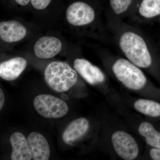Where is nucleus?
<instances>
[{"label":"nucleus","mask_w":160,"mask_h":160,"mask_svg":"<svg viewBox=\"0 0 160 160\" xmlns=\"http://www.w3.org/2000/svg\"><path fill=\"white\" fill-rule=\"evenodd\" d=\"M151 158L154 160H160V148H152L150 151Z\"/></svg>","instance_id":"18"},{"label":"nucleus","mask_w":160,"mask_h":160,"mask_svg":"<svg viewBox=\"0 0 160 160\" xmlns=\"http://www.w3.org/2000/svg\"><path fill=\"white\" fill-rule=\"evenodd\" d=\"M134 107L138 112L150 117L160 116V104L155 101L140 99L135 102Z\"/></svg>","instance_id":"15"},{"label":"nucleus","mask_w":160,"mask_h":160,"mask_svg":"<svg viewBox=\"0 0 160 160\" xmlns=\"http://www.w3.org/2000/svg\"><path fill=\"white\" fill-rule=\"evenodd\" d=\"M66 17L71 25L82 26L91 23L94 20L95 13L93 8L87 3L76 1L67 8Z\"/></svg>","instance_id":"6"},{"label":"nucleus","mask_w":160,"mask_h":160,"mask_svg":"<svg viewBox=\"0 0 160 160\" xmlns=\"http://www.w3.org/2000/svg\"><path fill=\"white\" fill-rule=\"evenodd\" d=\"M140 134L145 138L146 143L153 148L160 149V132L148 122H143L138 128Z\"/></svg>","instance_id":"14"},{"label":"nucleus","mask_w":160,"mask_h":160,"mask_svg":"<svg viewBox=\"0 0 160 160\" xmlns=\"http://www.w3.org/2000/svg\"><path fill=\"white\" fill-rule=\"evenodd\" d=\"M5 97L4 92L1 89H0V109H2L3 106H4V103H5Z\"/></svg>","instance_id":"20"},{"label":"nucleus","mask_w":160,"mask_h":160,"mask_svg":"<svg viewBox=\"0 0 160 160\" xmlns=\"http://www.w3.org/2000/svg\"><path fill=\"white\" fill-rule=\"evenodd\" d=\"M15 2L20 6H25L29 5L31 0H13Z\"/></svg>","instance_id":"19"},{"label":"nucleus","mask_w":160,"mask_h":160,"mask_svg":"<svg viewBox=\"0 0 160 160\" xmlns=\"http://www.w3.org/2000/svg\"><path fill=\"white\" fill-rule=\"evenodd\" d=\"M139 12L143 17L147 18L160 15V0H142Z\"/></svg>","instance_id":"16"},{"label":"nucleus","mask_w":160,"mask_h":160,"mask_svg":"<svg viewBox=\"0 0 160 160\" xmlns=\"http://www.w3.org/2000/svg\"><path fill=\"white\" fill-rule=\"evenodd\" d=\"M133 0H109L112 9L117 14L123 13L127 10Z\"/></svg>","instance_id":"17"},{"label":"nucleus","mask_w":160,"mask_h":160,"mask_svg":"<svg viewBox=\"0 0 160 160\" xmlns=\"http://www.w3.org/2000/svg\"><path fill=\"white\" fill-rule=\"evenodd\" d=\"M112 69L118 79L128 89L138 90L146 86L147 79L145 75L137 66L128 60H118Z\"/></svg>","instance_id":"3"},{"label":"nucleus","mask_w":160,"mask_h":160,"mask_svg":"<svg viewBox=\"0 0 160 160\" xmlns=\"http://www.w3.org/2000/svg\"><path fill=\"white\" fill-rule=\"evenodd\" d=\"M120 46L127 58L138 67L146 68L151 66V55L145 41L138 35L125 32L120 38Z\"/></svg>","instance_id":"2"},{"label":"nucleus","mask_w":160,"mask_h":160,"mask_svg":"<svg viewBox=\"0 0 160 160\" xmlns=\"http://www.w3.org/2000/svg\"><path fill=\"white\" fill-rule=\"evenodd\" d=\"M26 27L17 21H4L0 23L1 39L7 43L15 42L23 39L26 36Z\"/></svg>","instance_id":"9"},{"label":"nucleus","mask_w":160,"mask_h":160,"mask_svg":"<svg viewBox=\"0 0 160 160\" xmlns=\"http://www.w3.org/2000/svg\"><path fill=\"white\" fill-rule=\"evenodd\" d=\"M27 140L32 159L49 160L50 148L48 142L42 135L37 132H32L29 134Z\"/></svg>","instance_id":"10"},{"label":"nucleus","mask_w":160,"mask_h":160,"mask_svg":"<svg viewBox=\"0 0 160 160\" xmlns=\"http://www.w3.org/2000/svg\"><path fill=\"white\" fill-rule=\"evenodd\" d=\"M89 128L88 120L84 118L72 122L63 132L62 139L66 144L71 145L82 137Z\"/></svg>","instance_id":"13"},{"label":"nucleus","mask_w":160,"mask_h":160,"mask_svg":"<svg viewBox=\"0 0 160 160\" xmlns=\"http://www.w3.org/2000/svg\"><path fill=\"white\" fill-rule=\"evenodd\" d=\"M62 49V42L58 38L44 36L37 41L34 46L35 54L41 59H49L58 54Z\"/></svg>","instance_id":"8"},{"label":"nucleus","mask_w":160,"mask_h":160,"mask_svg":"<svg viewBox=\"0 0 160 160\" xmlns=\"http://www.w3.org/2000/svg\"><path fill=\"white\" fill-rule=\"evenodd\" d=\"M25 59L16 57L2 62L0 64V77L6 81L17 79L27 66Z\"/></svg>","instance_id":"11"},{"label":"nucleus","mask_w":160,"mask_h":160,"mask_svg":"<svg viewBox=\"0 0 160 160\" xmlns=\"http://www.w3.org/2000/svg\"><path fill=\"white\" fill-rule=\"evenodd\" d=\"M112 142L117 154L126 160H134L139 153L138 146L132 136L123 131H117L112 136Z\"/></svg>","instance_id":"5"},{"label":"nucleus","mask_w":160,"mask_h":160,"mask_svg":"<svg viewBox=\"0 0 160 160\" xmlns=\"http://www.w3.org/2000/svg\"><path fill=\"white\" fill-rule=\"evenodd\" d=\"M73 66L76 71L90 85H97L105 81L104 73L98 67L87 60L76 59Z\"/></svg>","instance_id":"7"},{"label":"nucleus","mask_w":160,"mask_h":160,"mask_svg":"<svg viewBox=\"0 0 160 160\" xmlns=\"http://www.w3.org/2000/svg\"><path fill=\"white\" fill-rule=\"evenodd\" d=\"M44 79L49 88L58 92L71 89L78 81L76 71L67 63L53 62L49 63L44 72Z\"/></svg>","instance_id":"1"},{"label":"nucleus","mask_w":160,"mask_h":160,"mask_svg":"<svg viewBox=\"0 0 160 160\" xmlns=\"http://www.w3.org/2000/svg\"><path fill=\"white\" fill-rule=\"evenodd\" d=\"M61 97L64 100H67L69 99V97L68 96V95L66 94H64V93L61 95Z\"/></svg>","instance_id":"21"},{"label":"nucleus","mask_w":160,"mask_h":160,"mask_svg":"<svg viewBox=\"0 0 160 160\" xmlns=\"http://www.w3.org/2000/svg\"><path fill=\"white\" fill-rule=\"evenodd\" d=\"M33 106L38 113L46 118L63 117L69 111L65 101L49 94L38 95L33 101Z\"/></svg>","instance_id":"4"},{"label":"nucleus","mask_w":160,"mask_h":160,"mask_svg":"<svg viewBox=\"0 0 160 160\" xmlns=\"http://www.w3.org/2000/svg\"><path fill=\"white\" fill-rule=\"evenodd\" d=\"M12 147L11 158L12 160H30L32 159L28 140L20 132L12 133L10 138Z\"/></svg>","instance_id":"12"}]
</instances>
